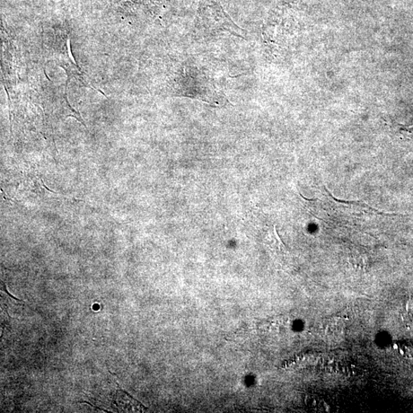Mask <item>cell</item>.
Wrapping results in <instances>:
<instances>
[{
  "instance_id": "cell-1",
  "label": "cell",
  "mask_w": 413,
  "mask_h": 413,
  "mask_svg": "<svg viewBox=\"0 0 413 413\" xmlns=\"http://www.w3.org/2000/svg\"><path fill=\"white\" fill-rule=\"evenodd\" d=\"M404 321L413 329V300L408 302L406 306L405 314H404Z\"/></svg>"
}]
</instances>
